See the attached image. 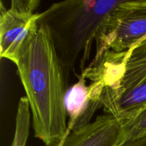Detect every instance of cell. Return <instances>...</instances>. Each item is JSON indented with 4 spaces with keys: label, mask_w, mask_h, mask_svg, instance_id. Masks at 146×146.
Instances as JSON below:
<instances>
[{
    "label": "cell",
    "mask_w": 146,
    "mask_h": 146,
    "mask_svg": "<svg viewBox=\"0 0 146 146\" xmlns=\"http://www.w3.org/2000/svg\"><path fill=\"white\" fill-rule=\"evenodd\" d=\"M14 64L29 104L35 137L46 146L59 143L68 131V71L48 24L38 22Z\"/></svg>",
    "instance_id": "obj_1"
},
{
    "label": "cell",
    "mask_w": 146,
    "mask_h": 146,
    "mask_svg": "<svg viewBox=\"0 0 146 146\" xmlns=\"http://www.w3.org/2000/svg\"><path fill=\"white\" fill-rule=\"evenodd\" d=\"M121 2L115 0L64 1L53 4L46 11L59 17L58 22H63L64 32L54 36H58V42L61 46L64 44V54L69 57L70 63L82 49H84V61L88 58L91 45L101 24Z\"/></svg>",
    "instance_id": "obj_2"
},
{
    "label": "cell",
    "mask_w": 146,
    "mask_h": 146,
    "mask_svg": "<svg viewBox=\"0 0 146 146\" xmlns=\"http://www.w3.org/2000/svg\"><path fill=\"white\" fill-rule=\"evenodd\" d=\"M146 38V1H122L101 24L96 37V61L107 52L122 54Z\"/></svg>",
    "instance_id": "obj_3"
},
{
    "label": "cell",
    "mask_w": 146,
    "mask_h": 146,
    "mask_svg": "<svg viewBox=\"0 0 146 146\" xmlns=\"http://www.w3.org/2000/svg\"><path fill=\"white\" fill-rule=\"evenodd\" d=\"M91 79L104 94H115L146 81V38L122 54L106 53L91 68Z\"/></svg>",
    "instance_id": "obj_4"
},
{
    "label": "cell",
    "mask_w": 146,
    "mask_h": 146,
    "mask_svg": "<svg viewBox=\"0 0 146 146\" xmlns=\"http://www.w3.org/2000/svg\"><path fill=\"white\" fill-rule=\"evenodd\" d=\"M38 0H12L7 9L0 6V56L14 63L21 47L36 31L41 13Z\"/></svg>",
    "instance_id": "obj_5"
},
{
    "label": "cell",
    "mask_w": 146,
    "mask_h": 146,
    "mask_svg": "<svg viewBox=\"0 0 146 146\" xmlns=\"http://www.w3.org/2000/svg\"><path fill=\"white\" fill-rule=\"evenodd\" d=\"M123 142L122 122L106 113L67 132L58 146H119Z\"/></svg>",
    "instance_id": "obj_6"
},
{
    "label": "cell",
    "mask_w": 146,
    "mask_h": 146,
    "mask_svg": "<svg viewBox=\"0 0 146 146\" xmlns=\"http://www.w3.org/2000/svg\"><path fill=\"white\" fill-rule=\"evenodd\" d=\"M103 87L99 83L86 85V78L83 74L78 81L69 87L65 98V107L69 116L68 131L90 123L98 108L102 106L101 96Z\"/></svg>",
    "instance_id": "obj_7"
},
{
    "label": "cell",
    "mask_w": 146,
    "mask_h": 146,
    "mask_svg": "<svg viewBox=\"0 0 146 146\" xmlns=\"http://www.w3.org/2000/svg\"><path fill=\"white\" fill-rule=\"evenodd\" d=\"M101 102L106 113L128 121L146 106V81L118 94L102 93Z\"/></svg>",
    "instance_id": "obj_8"
},
{
    "label": "cell",
    "mask_w": 146,
    "mask_h": 146,
    "mask_svg": "<svg viewBox=\"0 0 146 146\" xmlns=\"http://www.w3.org/2000/svg\"><path fill=\"white\" fill-rule=\"evenodd\" d=\"M122 124L124 142L146 135V106L133 118Z\"/></svg>",
    "instance_id": "obj_9"
},
{
    "label": "cell",
    "mask_w": 146,
    "mask_h": 146,
    "mask_svg": "<svg viewBox=\"0 0 146 146\" xmlns=\"http://www.w3.org/2000/svg\"><path fill=\"white\" fill-rule=\"evenodd\" d=\"M119 146H146V135L125 141Z\"/></svg>",
    "instance_id": "obj_10"
},
{
    "label": "cell",
    "mask_w": 146,
    "mask_h": 146,
    "mask_svg": "<svg viewBox=\"0 0 146 146\" xmlns=\"http://www.w3.org/2000/svg\"><path fill=\"white\" fill-rule=\"evenodd\" d=\"M58 144H56V145H51V146H58ZM45 146H46V145H45Z\"/></svg>",
    "instance_id": "obj_11"
}]
</instances>
